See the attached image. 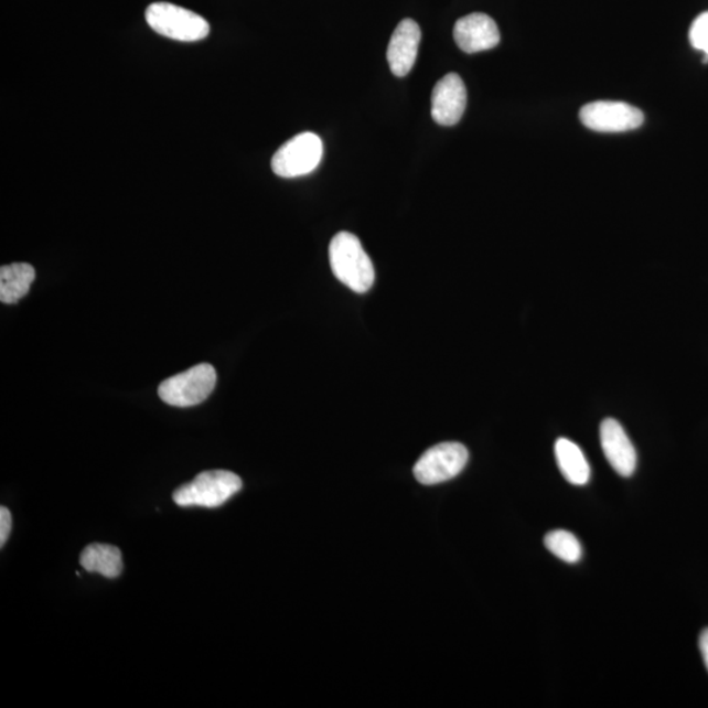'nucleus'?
Segmentation results:
<instances>
[{"label": "nucleus", "mask_w": 708, "mask_h": 708, "mask_svg": "<svg viewBox=\"0 0 708 708\" xmlns=\"http://www.w3.org/2000/svg\"><path fill=\"white\" fill-rule=\"evenodd\" d=\"M81 565L88 572H97L107 579H116L122 572V554L116 546L93 544L83 550Z\"/></svg>", "instance_id": "nucleus-13"}, {"label": "nucleus", "mask_w": 708, "mask_h": 708, "mask_svg": "<svg viewBox=\"0 0 708 708\" xmlns=\"http://www.w3.org/2000/svg\"><path fill=\"white\" fill-rule=\"evenodd\" d=\"M700 654H702L706 668L708 671V629L699 637Z\"/></svg>", "instance_id": "nucleus-18"}, {"label": "nucleus", "mask_w": 708, "mask_h": 708, "mask_svg": "<svg viewBox=\"0 0 708 708\" xmlns=\"http://www.w3.org/2000/svg\"><path fill=\"white\" fill-rule=\"evenodd\" d=\"M690 43L708 57V12L700 13L690 28Z\"/></svg>", "instance_id": "nucleus-16"}, {"label": "nucleus", "mask_w": 708, "mask_h": 708, "mask_svg": "<svg viewBox=\"0 0 708 708\" xmlns=\"http://www.w3.org/2000/svg\"><path fill=\"white\" fill-rule=\"evenodd\" d=\"M333 275L356 293H366L376 280V270L369 255L356 235L342 232L333 236L330 245Z\"/></svg>", "instance_id": "nucleus-1"}, {"label": "nucleus", "mask_w": 708, "mask_h": 708, "mask_svg": "<svg viewBox=\"0 0 708 708\" xmlns=\"http://www.w3.org/2000/svg\"><path fill=\"white\" fill-rule=\"evenodd\" d=\"M323 158L321 137L307 131L282 144L272 158V170L285 179L300 178L314 172Z\"/></svg>", "instance_id": "nucleus-5"}, {"label": "nucleus", "mask_w": 708, "mask_h": 708, "mask_svg": "<svg viewBox=\"0 0 708 708\" xmlns=\"http://www.w3.org/2000/svg\"><path fill=\"white\" fill-rule=\"evenodd\" d=\"M152 31L183 43H194L207 37L210 23L193 11L171 3H152L144 13Z\"/></svg>", "instance_id": "nucleus-3"}, {"label": "nucleus", "mask_w": 708, "mask_h": 708, "mask_svg": "<svg viewBox=\"0 0 708 708\" xmlns=\"http://www.w3.org/2000/svg\"><path fill=\"white\" fill-rule=\"evenodd\" d=\"M454 40L461 51L474 54L498 45L500 32L494 19L485 13H471L455 23Z\"/></svg>", "instance_id": "nucleus-10"}, {"label": "nucleus", "mask_w": 708, "mask_h": 708, "mask_svg": "<svg viewBox=\"0 0 708 708\" xmlns=\"http://www.w3.org/2000/svg\"><path fill=\"white\" fill-rule=\"evenodd\" d=\"M421 31L412 19H405L394 31L387 47V62L391 72L398 78L408 75L418 57Z\"/></svg>", "instance_id": "nucleus-11"}, {"label": "nucleus", "mask_w": 708, "mask_h": 708, "mask_svg": "<svg viewBox=\"0 0 708 708\" xmlns=\"http://www.w3.org/2000/svg\"><path fill=\"white\" fill-rule=\"evenodd\" d=\"M545 546L555 557H558L569 565L578 564L582 557V548L579 539L567 530L548 533L545 537Z\"/></svg>", "instance_id": "nucleus-15"}, {"label": "nucleus", "mask_w": 708, "mask_h": 708, "mask_svg": "<svg viewBox=\"0 0 708 708\" xmlns=\"http://www.w3.org/2000/svg\"><path fill=\"white\" fill-rule=\"evenodd\" d=\"M603 454L616 474L629 478L636 470L637 455L633 442L623 427L614 419H605L600 427Z\"/></svg>", "instance_id": "nucleus-9"}, {"label": "nucleus", "mask_w": 708, "mask_h": 708, "mask_svg": "<svg viewBox=\"0 0 708 708\" xmlns=\"http://www.w3.org/2000/svg\"><path fill=\"white\" fill-rule=\"evenodd\" d=\"M468 461L469 450L462 443L442 442L420 457L415 464L414 475L421 484H440L460 475Z\"/></svg>", "instance_id": "nucleus-6"}, {"label": "nucleus", "mask_w": 708, "mask_h": 708, "mask_svg": "<svg viewBox=\"0 0 708 708\" xmlns=\"http://www.w3.org/2000/svg\"><path fill=\"white\" fill-rule=\"evenodd\" d=\"M580 120L599 133H623L641 128L644 115L641 109L622 101H594L580 110Z\"/></svg>", "instance_id": "nucleus-7"}, {"label": "nucleus", "mask_w": 708, "mask_h": 708, "mask_svg": "<svg viewBox=\"0 0 708 708\" xmlns=\"http://www.w3.org/2000/svg\"><path fill=\"white\" fill-rule=\"evenodd\" d=\"M11 529V512L7 509L6 506H2V508H0V545H2V547L6 545L7 539H9Z\"/></svg>", "instance_id": "nucleus-17"}, {"label": "nucleus", "mask_w": 708, "mask_h": 708, "mask_svg": "<svg viewBox=\"0 0 708 708\" xmlns=\"http://www.w3.org/2000/svg\"><path fill=\"white\" fill-rule=\"evenodd\" d=\"M555 457L558 466L567 481L575 485H586L590 479V468L584 453L568 439L555 443Z\"/></svg>", "instance_id": "nucleus-14"}, {"label": "nucleus", "mask_w": 708, "mask_h": 708, "mask_svg": "<svg viewBox=\"0 0 708 708\" xmlns=\"http://www.w3.org/2000/svg\"><path fill=\"white\" fill-rule=\"evenodd\" d=\"M468 92L460 75L451 73L437 82L432 94V117L442 127L461 121L466 109Z\"/></svg>", "instance_id": "nucleus-8"}, {"label": "nucleus", "mask_w": 708, "mask_h": 708, "mask_svg": "<svg viewBox=\"0 0 708 708\" xmlns=\"http://www.w3.org/2000/svg\"><path fill=\"white\" fill-rule=\"evenodd\" d=\"M36 279V270L26 262H13L0 269V301L18 303L28 294Z\"/></svg>", "instance_id": "nucleus-12"}, {"label": "nucleus", "mask_w": 708, "mask_h": 708, "mask_svg": "<svg viewBox=\"0 0 708 708\" xmlns=\"http://www.w3.org/2000/svg\"><path fill=\"white\" fill-rule=\"evenodd\" d=\"M242 487V479L232 471H204L173 492L172 498L179 506L217 508L238 494Z\"/></svg>", "instance_id": "nucleus-2"}, {"label": "nucleus", "mask_w": 708, "mask_h": 708, "mask_svg": "<svg viewBox=\"0 0 708 708\" xmlns=\"http://www.w3.org/2000/svg\"><path fill=\"white\" fill-rule=\"evenodd\" d=\"M215 384H217V372L214 367L211 364H200L163 380L158 394L167 405L192 407L210 398Z\"/></svg>", "instance_id": "nucleus-4"}]
</instances>
